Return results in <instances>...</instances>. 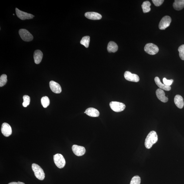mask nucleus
<instances>
[{
  "instance_id": "obj_1",
  "label": "nucleus",
  "mask_w": 184,
  "mask_h": 184,
  "mask_svg": "<svg viewBox=\"0 0 184 184\" xmlns=\"http://www.w3.org/2000/svg\"><path fill=\"white\" fill-rule=\"evenodd\" d=\"M158 141V136L156 132L152 131L150 132L145 141V145L146 147L148 149L151 148L155 143Z\"/></svg>"
},
{
  "instance_id": "obj_2",
  "label": "nucleus",
  "mask_w": 184,
  "mask_h": 184,
  "mask_svg": "<svg viewBox=\"0 0 184 184\" xmlns=\"http://www.w3.org/2000/svg\"><path fill=\"white\" fill-rule=\"evenodd\" d=\"M32 170L37 179L42 180L45 178V173L41 167L38 164L33 163L32 165Z\"/></svg>"
},
{
  "instance_id": "obj_3",
  "label": "nucleus",
  "mask_w": 184,
  "mask_h": 184,
  "mask_svg": "<svg viewBox=\"0 0 184 184\" xmlns=\"http://www.w3.org/2000/svg\"><path fill=\"white\" fill-rule=\"evenodd\" d=\"M145 52L149 54L154 55L157 53L159 51L158 47L152 43L147 44L144 47Z\"/></svg>"
},
{
  "instance_id": "obj_4",
  "label": "nucleus",
  "mask_w": 184,
  "mask_h": 184,
  "mask_svg": "<svg viewBox=\"0 0 184 184\" xmlns=\"http://www.w3.org/2000/svg\"><path fill=\"white\" fill-rule=\"evenodd\" d=\"M19 35L23 41L29 42L32 41L33 36L29 31L26 29H21L19 30Z\"/></svg>"
},
{
  "instance_id": "obj_5",
  "label": "nucleus",
  "mask_w": 184,
  "mask_h": 184,
  "mask_svg": "<svg viewBox=\"0 0 184 184\" xmlns=\"http://www.w3.org/2000/svg\"><path fill=\"white\" fill-rule=\"evenodd\" d=\"M54 163L59 168H63L65 166V161L63 155L61 154H57L54 156Z\"/></svg>"
},
{
  "instance_id": "obj_6",
  "label": "nucleus",
  "mask_w": 184,
  "mask_h": 184,
  "mask_svg": "<svg viewBox=\"0 0 184 184\" xmlns=\"http://www.w3.org/2000/svg\"><path fill=\"white\" fill-rule=\"evenodd\" d=\"M110 105L112 110L116 112H122L126 108L125 105L122 103L118 102H111L110 103Z\"/></svg>"
},
{
  "instance_id": "obj_7",
  "label": "nucleus",
  "mask_w": 184,
  "mask_h": 184,
  "mask_svg": "<svg viewBox=\"0 0 184 184\" xmlns=\"http://www.w3.org/2000/svg\"><path fill=\"white\" fill-rule=\"evenodd\" d=\"M171 18L169 16H165L162 18L159 24V27L161 30H164L169 27L171 22Z\"/></svg>"
},
{
  "instance_id": "obj_8",
  "label": "nucleus",
  "mask_w": 184,
  "mask_h": 184,
  "mask_svg": "<svg viewBox=\"0 0 184 184\" xmlns=\"http://www.w3.org/2000/svg\"><path fill=\"white\" fill-rule=\"evenodd\" d=\"M15 11L18 18L22 20L32 19L35 17L33 14L22 11L18 8H15Z\"/></svg>"
},
{
  "instance_id": "obj_9",
  "label": "nucleus",
  "mask_w": 184,
  "mask_h": 184,
  "mask_svg": "<svg viewBox=\"0 0 184 184\" xmlns=\"http://www.w3.org/2000/svg\"><path fill=\"white\" fill-rule=\"evenodd\" d=\"M125 78L129 81L138 82L139 81V78L135 74H132L128 71H126L124 73Z\"/></svg>"
},
{
  "instance_id": "obj_10",
  "label": "nucleus",
  "mask_w": 184,
  "mask_h": 184,
  "mask_svg": "<svg viewBox=\"0 0 184 184\" xmlns=\"http://www.w3.org/2000/svg\"><path fill=\"white\" fill-rule=\"evenodd\" d=\"M72 150L74 154L77 156H81L85 153L86 149L84 147L76 145L72 147Z\"/></svg>"
},
{
  "instance_id": "obj_11",
  "label": "nucleus",
  "mask_w": 184,
  "mask_h": 184,
  "mask_svg": "<svg viewBox=\"0 0 184 184\" xmlns=\"http://www.w3.org/2000/svg\"><path fill=\"white\" fill-rule=\"evenodd\" d=\"M1 131L3 135L6 137L10 136L12 133L11 127L7 123H4L2 124Z\"/></svg>"
},
{
  "instance_id": "obj_12",
  "label": "nucleus",
  "mask_w": 184,
  "mask_h": 184,
  "mask_svg": "<svg viewBox=\"0 0 184 184\" xmlns=\"http://www.w3.org/2000/svg\"><path fill=\"white\" fill-rule=\"evenodd\" d=\"M49 86L52 91L56 93H60L62 91L61 87L58 83L54 81H51Z\"/></svg>"
},
{
  "instance_id": "obj_13",
  "label": "nucleus",
  "mask_w": 184,
  "mask_h": 184,
  "mask_svg": "<svg viewBox=\"0 0 184 184\" xmlns=\"http://www.w3.org/2000/svg\"><path fill=\"white\" fill-rule=\"evenodd\" d=\"M85 15L88 19L92 20H99L102 18L100 14L95 12H87L85 14Z\"/></svg>"
},
{
  "instance_id": "obj_14",
  "label": "nucleus",
  "mask_w": 184,
  "mask_h": 184,
  "mask_svg": "<svg viewBox=\"0 0 184 184\" xmlns=\"http://www.w3.org/2000/svg\"><path fill=\"white\" fill-rule=\"evenodd\" d=\"M157 98L162 102H166L168 101V98L165 96V93L162 89H158L156 91Z\"/></svg>"
},
{
  "instance_id": "obj_15",
  "label": "nucleus",
  "mask_w": 184,
  "mask_h": 184,
  "mask_svg": "<svg viewBox=\"0 0 184 184\" xmlns=\"http://www.w3.org/2000/svg\"><path fill=\"white\" fill-rule=\"evenodd\" d=\"M43 54L40 50H37L34 53L33 58L34 61L37 64H39L42 61Z\"/></svg>"
},
{
  "instance_id": "obj_16",
  "label": "nucleus",
  "mask_w": 184,
  "mask_h": 184,
  "mask_svg": "<svg viewBox=\"0 0 184 184\" xmlns=\"http://www.w3.org/2000/svg\"><path fill=\"white\" fill-rule=\"evenodd\" d=\"M174 101L177 107L179 108L182 109L184 107L183 99L181 96L176 95L174 97Z\"/></svg>"
},
{
  "instance_id": "obj_17",
  "label": "nucleus",
  "mask_w": 184,
  "mask_h": 184,
  "mask_svg": "<svg viewBox=\"0 0 184 184\" xmlns=\"http://www.w3.org/2000/svg\"><path fill=\"white\" fill-rule=\"evenodd\" d=\"M85 112V113L90 117H98L100 115L99 111L96 109L92 108H87Z\"/></svg>"
},
{
  "instance_id": "obj_18",
  "label": "nucleus",
  "mask_w": 184,
  "mask_h": 184,
  "mask_svg": "<svg viewBox=\"0 0 184 184\" xmlns=\"http://www.w3.org/2000/svg\"><path fill=\"white\" fill-rule=\"evenodd\" d=\"M155 81L157 85L161 89H163L167 91H169L171 88L170 86H167L162 83L158 77H156L155 78Z\"/></svg>"
},
{
  "instance_id": "obj_19",
  "label": "nucleus",
  "mask_w": 184,
  "mask_h": 184,
  "mask_svg": "<svg viewBox=\"0 0 184 184\" xmlns=\"http://www.w3.org/2000/svg\"><path fill=\"white\" fill-rule=\"evenodd\" d=\"M173 6L176 10H182L184 8V0H175L173 3Z\"/></svg>"
},
{
  "instance_id": "obj_20",
  "label": "nucleus",
  "mask_w": 184,
  "mask_h": 184,
  "mask_svg": "<svg viewBox=\"0 0 184 184\" xmlns=\"http://www.w3.org/2000/svg\"><path fill=\"white\" fill-rule=\"evenodd\" d=\"M118 46L116 43L110 41L108 44L107 47L108 51L110 53H115L118 50Z\"/></svg>"
},
{
  "instance_id": "obj_21",
  "label": "nucleus",
  "mask_w": 184,
  "mask_h": 184,
  "mask_svg": "<svg viewBox=\"0 0 184 184\" xmlns=\"http://www.w3.org/2000/svg\"><path fill=\"white\" fill-rule=\"evenodd\" d=\"M151 5V2L148 1H145L143 2L142 7L143 13H148L151 10L150 7Z\"/></svg>"
},
{
  "instance_id": "obj_22",
  "label": "nucleus",
  "mask_w": 184,
  "mask_h": 184,
  "mask_svg": "<svg viewBox=\"0 0 184 184\" xmlns=\"http://www.w3.org/2000/svg\"><path fill=\"white\" fill-rule=\"evenodd\" d=\"M90 37L88 36L83 37L80 42L81 44L84 45L86 48H88L89 46Z\"/></svg>"
},
{
  "instance_id": "obj_23",
  "label": "nucleus",
  "mask_w": 184,
  "mask_h": 184,
  "mask_svg": "<svg viewBox=\"0 0 184 184\" xmlns=\"http://www.w3.org/2000/svg\"><path fill=\"white\" fill-rule=\"evenodd\" d=\"M41 102L43 107L46 108L48 107L50 104L49 99L48 96H44L41 99Z\"/></svg>"
},
{
  "instance_id": "obj_24",
  "label": "nucleus",
  "mask_w": 184,
  "mask_h": 184,
  "mask_svg": "<svg viewBox=\"0 0 184 184\" xmlns=\"http://www.w3.org/2000/svg\"><path fill=\"white\" fill-rule=\"evenodd\" d=\"M7 82V76L5 74L2 75L0 77V87L4 86Z\"/></svg>"
},
{
  "instance_id": "obj_25",
  "label": "nucleus",
  "mask_w": 184,
  "mask_h": 184,
  "mask_svg": "<svg viewBox=\"0 0 184 184\" xmlns=\"http://www.w3.org/2000/svg\"><path fill=\"white\" fill-rule=\"evenodd\" d=\"M141 182V178L139 176H135L132 178L130 184H140Z\"/></svg>"
},
{
  "instance_id": "obj_26",
  "label": "nucleus",
  "mask_w": 184,
  "mask_h": 184,
  "mask_svg": "<svg viewBox=\"0 0 184 184\" xmlns=\"http://www.w3.org/2000/svg\"><path fill=\"white\" fill-rule=\"evenodd\" d=\"M23 99L24 101L23 103V105L24 107H26L30 104V98L29 96L24 95L23 96Z\"/></svg>"
},
{
  "instance_id": "obj_27",
  "label": "nucleus",
  "mask_w": 184,
  "mask_h": 184,
  "mask_svg": "<svg viewBox=\"0 0 184 184\" xmlns=\"http://www.w3.org/2000/svg\"><path fill=\"white\" fill-rule=\"evenodd\" d=\"M179 52V57L182 60H184V45L179 47L178 49Z\"/></svg>"
},
{
  "instance_id": "obj_28",
  "label": "nucleus",
  "mask_w": 184,
  "mask_h": 184,
  "mask_svg": "<svg viewBox=\"0 0 184 184\" xmlns=\"http://www.w3.org/2000/svg\"><path fill=\"white\" fill-rule=\"evenodd\" d=\"M163 81L164 84L165 85L167 86H170L172 85L173 83L174 82V80L172 79L170 80H167L166 78H164L163 79Z\"/></svg>"
},
{
  "instance_id": "obj_29",
  "label": "nucleus",
  "mask_w": 184,
  "mask_h": 184,
  "mask_svg": "<svg viewBox=\"0 0 184 184\" xmlns=\"http://www.w3.org/2000/svg\"><path fill=\"white\" fill-rule=\"evenodd\" d=\"M152 2L155 6L159 7L163 4L164 1V0H152Z\"/></svg>"
},
{
  "instance_id": "obj_30",
  "label": "nucleus",
  "mask_w": 184,
  "mask_h": 184,
  "mask_svg": "<svg viewBox=\"0 0 184 184\" xmlns=\"http://www.w3.org/2000/svg\"><path fill=\"white\" fill-rule=\"evenodd\" d=\"M8 184H25L24 183L18 182H11Z\"/></svg>"
}]
</instances>
